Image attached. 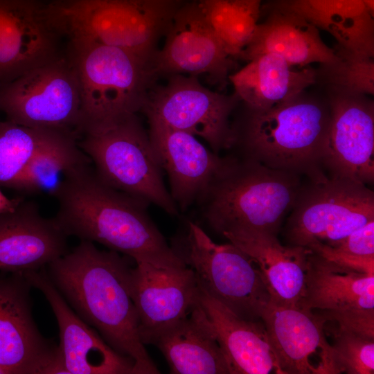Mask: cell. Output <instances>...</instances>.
Segmentation results:
<instances>
[{
	"label": "cell",
	"instance_id": "6da1fadb",
	"mask_svg": "<svg viewBox=\"0 0 374 374\" xmlns=\"http://www.w3.org/2000/svg\"><path fill=\"white\" fill-rule=\"evenodd\" d=\"M131 269L118 252L80 240L48 264L46 273L73 310L112 348L133 360L134 374H157L141 340L131 294Z\"/></svg>",
	"mask_w": 374,
	"mask_h": 374
},
{
	"label": "cell",
	"instance_id": "7a4b0ae2",
	"mask_svg": "<svg viewBox=\"0 0 374 374\" xmlns=\"http://www.w3.org/2000/svg\"><path fill=\"white\" fill-rule=\"evenodd\" d=\"M90 165L74 172L55 197L54 219L62 231L135 262L186 265L148 215L147 204L105 184Z\"/></svg>",
	"mask_w": 374,
	"mask_h": 374
},
{
	"label": "cell",
	"instance_id": "3957f363",
	"mask_svg": "<svg viewBox=\"0 0 374 374\" xmlns=\"http://www.w3.org/2000/svg\"><path fill=\"white\" fill-rule=\"evenodd\" d=\"M303 93L267 109L244 105L242 120L232 127L233 145L245 159L310 177L321 173L330 108Z\"/></svg>",
	"mask_w": 374,
	"mask_h": 374
},
{
	"label": "cell",
	"instance_id": "277c9868",
	"mask_svg": "<svg viewBox=\"0 0 374 374\" xmlns=\"http://www.w3.org/2000/svg\"><path fill=\"white\" fill-rule=\"evenodd\" d=\"M300 175L256 161L229 157L198 202L216 232H262L277 235L301 188Z\"/></svg>",
	"mask_w": 374,
	"mask_h": 374
},
{
	"label": "cell",
	"instance_id": "5b68a950",
	"mask_svg": "<svg viewBox=\"0 0 374 374\" xmlns=\"http://www.w3.org/2000/svg\"><path fill=\"white\" fill-rule=\"evenodd\" d=\"M69 57L80 96L79 136L137 114L158 78L152 64L127 51L69 40Z\"/></svg>",
	"mask_w": 374,
	"mask_h": 374
},
{
	"label": "cell",
	"instance_id": "8992f818",
	"mask_svg": "<svg viewBox=\"0 0 374 374\" xmlns=\"http://www.w3.org/2000/svg\"><path fill=\"white\" fill-rule=\"evenodd\" d=\"M61 35L117 47L152 64L175 12L150 0H57L46 5Z\"/></svg>",
	"mask_w": 374,
	"mask_h": 374
},
{
	"label": "cell",
	"instance_id": "52a82bcc",
	"mask_svg": "<svg viewBox=\"0 0 374 374\" xmlns=\"http://www.w3.org/2000/svg\"><path fill=\"white\" fill-rule=\"evenodd\" d=\"M97 177L105 184L172 215L177 206L168 191L148 132L137 114L78 141Z\"/></svg>",
	"mask_w": 374,
	"mask_h": 374
},
{
	"label": "cell",
	"instance_id": "ba28073f",
	"mask_svg": "<svg viewBox=\"0 0 374 374\" xmlns=\"http://www.w3.org/2000/svg\"><path fill=\"white\" fill-rule=\"evenodd\" d=\"M179 248H173L195 274L200 288L240 317L262 321L271 294L253 260L232 243L214 242L190 222Z\"/></svg>",
	"mask_w": 374,
	"mask_h": 374
},
{
	"label": "cell",
	"instance_id": "9c48e42d",
	"mask_svg": "<svg viewBox=\"0 0 374 374\" xmlns=\"http://www.w3.org/2000/svg\"><path fill=\"white\" fill-rule=\"evenodd\" d=\"M302 187L285 229L288 245H337L374 220V193L366 185L322 172Z\"/></svg>",
	"mask_w": 374,
	"mask_h": 374
},
{
	"label": "cell",
	"instance_id": "30bf717a",
	"mask_svg": "<svg viewBox=\"0 0 374 374\" xmlns=\"http://www.w3.org/2000/svg\"><path fill=\"white\" fill-rule=\"evenodd\" d=\"M0 110L19 125L73 132L79 136L80 96L75 70L60 54L0 84Z\"/></svg>",
	"mask_w": 374,
	"mask_h": 374
},
{
	"label": "cell",
	"instance_id": "8fae6325",
	"mask_svg": "<svg viewBox=\"0 0 374 374\" xmlns=\"http://www.w3.org/2000/svg\"><path fill=\"white\" fill-rule=\"evenodd\" d=\"M152 87L141 112L157 123L204 139L216 154L234 144L230 116L240 101L204 87L195 75L173 74Z\"/></svg>",
	"mask_w": 374,
	"mask_h": 374
},
{
	"label": "cell",
	"instance_id": "7c38bea8",
	"mask_svg": "<svg viewBox=\"0 0 374 374\" xmlns=\"http://www.w3.org/2000/svg\"><path fill=\"white\" fill-rule=\"evenodd\" d=\"M299 308L313 312L324 324L374 339V274L329 261L310 251Z\"/></svg>",
	"mask_w": 374,
	"mask_h": 374
},
{
	"label": "cell",
	"instance_id": "4fadbf2b",
	"mask_svg": "<svg viewBox=\"0 0 374 374\" xmlns=\"http://www.w3.org/2000/svg\"><path fill=\"white\" fill-rule=\"evenodd\" d=\"M0 276V368L4 374L60 373L58 346L33 319L30 290L23 273Z\"/></svg>",
	"mask_w": 374,
	"mask_h": 374
},
{
	"label": "cell",
	"instance_id": "5bb4252c",
	"mask_svg": "<svg viewBox=\"0 0 374 374\" xmlns=\"http://www.w3.org/2000/svg\"><path fill=\"white\" fill-rule=\"evenodd\" d=\"M40 290L56 318L60 342L58 358L64 374H134V363L112 348L69 305L45 267L23 273Z\"/></svg>",
	"mask_w": 374,
	"mask_h": 374
},
{
	"label": "cell",
	"instance_id": "9a60e30c",
	"mask_svg": "<svg viewBox=\"0 0 374 374\" xmlns=\"http://www.w3.org/2000/svg\"><path fill=\"white\" fill-rule=\"evenodd\" d=\"M135 262L131 269V294L145 345L154 335L191 313L199 303L200 289L195 272L186 265Z\"/></svg>",
	"mask_w": 374,
	"mask_h": 374
},
{
	"label": "cell",
	"instance_id": "2e32d148",
	"mask_svg": "<svg viewBox=\"0 0 374 374\" xmlns=\"http://www.w3.org/2000/svg\"><path fill=\"white\" fill-rule=\"evenodd\" d=\"M322 164L332 175L374 181V104L366 95L332 91Z\"/></svg>",
	"mask_w": 374,
	"mask_h": 374
},
{
	"label": "cell",
	"instance_id": "e0dca14e",
	"mask_svg": "<svg viewBox=\"0 0 374 374\" xmlns=\"http://www.w3.org/2000/svg\"><path fill=\"white\" fill-rule=\"evenodd\" d=\"M278 374H337L324 323L298 306L271 299L262 316Z\"/></svg>",
	"mask_w": 374,
	"mask_h": 374
},
{
	"label": "cell",
	"instance_id": "ac0fdd59",
	"mask_svg": "<svg viewBox=\"0 0 374 374\" xmlns=\"http://www.w3.org/2000/svg\"><path fill=\"white\" fill-rule=\"evenodd\" d=\"M165 44L152 61L158 77L188 73L207 75L223 83L229 79L232 57L209 26L197 3L175 12Z\"/></svg>",
	"mask_w": 374,
	"mask_h": 374
},
{
	"label": "cell",
	"instance_id": "d6986e66",
	"mask_svg": "<svg viewBox=\"0 0 374 374\" xmlns=\"http://www.w3.org/2000/svg\"><path fill=\"white\" fill-rule=\"evenodd\" d=\"M60 36L46 5L0 0V84L58 56Z\"/></svg>",
	"mask_w": 374,
	"mask_h": 374
},
{
	"label": "cell",
	"instance_id": "ffe728a7",
	"mask_svg": "<svg viewBox=\"0 0 374 374\" xmlns=\"http://www.w3.org/2000/svg\"><path fill=\"white\" fill-rule=\"evenodd\" d=\"M149 137L161 169L168 174L177 206L186 209L199 202L226 165L189 133L149 123Z\"/></svg>",
	"mask_w": 374,
	"mask_h": 374
},
{
	"label": "cell",
	"instance_id": "44dd1931",
	"mask_svg": "<svg viewBox=\"0 0 374 374\" xmlns=\"http://www.w3.org/2000/svg\"><path fill=\"white\" fill-rule=\"evenodd\" d=\"M67 237L53 218L43 217L36 203L24 199L0 214V270H39L68 251Z\"/></svg>",
	"mask_w": 374,
	"mask_h": 374
},
{
	"label": "cell",
	"instance_id": "7402d4cb",
	"mask_svg": "<svg viewBox=\"0 0 374 374\" xmlns=\"http://www.w3.org/2000/svg\"><path fill=\"white\" fill-rule=\"evenodd\" d=\"M199 289L202 314L226 358L230 374L276 373V359L262 321L240 317Z\"/></svg>",
	"mask_w": 374,
	"mask_h": 374
},
{
	"label": "cell",
	"instance_id": "603a6c76",
	"mask_svg": "<svg viewBox=\"0 0 374 374\" xmlns=\"http://www.w3.org/2000/svg\"><path fill=\"white\" fill-rule=\"evenodd\" d=\"M265 53L276 55L296 67L328 64L337 59L335 50L324 43L319 29L285 6L258 23L239 58L249 61Z\"/></svg>",
	"mask_w": 374,
	"mask_h": 374
},
{
	"label": "cell",
	"instance_id": "cb8c5ba5",
	"mask_svg": "<svg viewBox=\"0 0 374 374\" xmlns=\"http://www.w3.org/2000/svg\"><path fill=\"white\" fill-rule=\"evenodd\" d=\"M222 235L253 260L263 276L272 301L299 307L304 293L310 249L284 246L277 235L267 233L233 232Z\"/></svg>",
	"mask_w": 374,
	"mask_h": 374
},
{
	"label": "cell",
	"instance_id": "d4e9b609",
	"mask_svg": "<svg viewBox=\"0 0 374 374\" xmlns=\"http://www.w3.org/2000/svg\"><path fill=\"white\" fill-rule=\"evenodd\" d=\"M147 344L154 345L162 353L170 373L230 374L226 358L203 317L199 303L187 317L154 335Z\"/></svg>",
	"mask_w": 374,
	"mask_h": 374
},
{
	"label": "cell",
	"instance_id": "484cf974",
	"mask_svg": "<svg viewBox=\"0 0 374 374\" xmlns=\"http://www.w3.org/2000/svg\"><path fill=\"white\" fill-rule=\"evenodd\" d=\"M247 62L229 75V80L240 100L251 109H267L289 100L316 82L317 71L310 66L298 69L274 54H261Z\"/></svg>",
	"mask_w": 374,
	"mask_h": 374
},
{
	"label": "cell",
	"instance_id": "4316f807",
	"mask_svg": "<svg viewBox=\"0 0 374 374\" xmlns=\"http://www.w3.org/2000/svg\"><path fill=\"white\" fill-rule=\"evenodd\" d=\"M285 6L330 34L338 46L374 57L373 15L362 0H289Z\"/></svg>",
	"mask_w": 374,
	"mask_h": 374
},
{
	"label": "cell",
	"instance_id": "83f0119b",
	"mask_svg": "<svg viewBox=\"0 0 374 374\" xmlns=\"http://www.w3.org/2000/svg\"><path fill=\"white\" fill-rule=\"evenodd\" d=\"M78 138L75 132H60L35 155L10 188L56 197L74 172L91 163Z\"/></svg>",
	"mask_w": 374,
	"mask_h": 374
},
{
	"label": "cell",
	"instance_id": "f1b7e54d",
	"mask_svg": "<svg viewBox=\"0 0 374 374\" xmlns=\"http://www.w3.org/2000/svg\"><path fill=\"white\" fill-rule=\"evenodd\" d=\"M263 0H199L205 20L232 58H239L251 39Z\"/></svg>",
	"mask_w": 374,
	"mask_h": 374
},
{
	"label": "cell",
	"instance_id": "f546056e",
	"mask_svg": "<svg viewBox=\"0 0 374 374\" xmlns=\"http://www.w3.org/2000/svg\"><path fill=\"white\" fill-rule=\"evenodd\" d=\"M61 131L0 121V186L10 188L35 155Z\"/></svg>",
	"mask_w": 374,
	"mask_h": 374
},
{
	"label": "cell",
	"instance_id": "4dcf8cb0",
	"mask_svg": "<svg viewBox=\"0 0 374 374\" xmlns=\"http://www.w3.org/2000/svg\"><path fill=\"white\" fill-rule=\"evenodd\" d=\"M337 59L321 65L332 91L373 96V57L338 46Z\"/></svg>",
	"mask_w": 374,
	"mask_h": 374
},
{
	"label": "cell",
	"instance_id": "1f68e13d",
	"mask_svg": "<svg viewBox=\"0 0 374 374\" xmlns=\"http://www.w3.org/2000/svg\"><path fill=\"white\" fill-rule=\"evenodd\" d=\"M333 361L337 373L373 374L374 339L357 333L330 329Z\"/></svg>",
	"mask_w": 374,
	"mask_h": 374
},
{
	"label": "cell",
	"instance_id": "d6a6232c",
	"mask_svg": "<svg viewBox=\"0 0 374 374\" xmlns=\"http://www.w3.org/2000/svg\"><path fill=\"white\" fill-rule=\"evenodd\" d=\"M331 247L352 256L374 257V220L357 229Z\"/></svg>",
	"mask_w": 374,
	"mask_h": 374
},
{
	"label": "cell",
	"instance_id": "836d02e7",
	"mask_svg": "<svg viewBox=\"0 0 374 374\" xmlns=\"http://www.w3.org/2000/svg\"><path fill=\"white\" fill-rule=\"evenodd\" d=\"M308 249L341 266L363 273L374 274V257L352 256L321 244L312 245Z\"/></svg>",
	"mask_w": 374,
	"mask_h": 374
},
{
	"label": "cell",
	"instance_id": "e575fe53",
	"mask_svg": "<svg viewBox=\"0 0 374 374\" xmlns=\"http://www.w3.org/2000/svg\"><path fill=\"white\" fill-rule=\"evenodd\" d=\"M23 200L21 197L8 198L0 190V214L13 211Z\"/></svg>",
	"mask_w": 374,
	"mask_h": 374
},
{
	"label": "cell",
	"instance_id": "d590c367",
	"mask_svg": "<svg viewBox=\"0 0 374 374\" xmlns=\"http://www.w3.org/2000/svg\"><path fill=\"white\" fill-rule=\"evenodd\" d=\"M364 3L366 8L371 13L372 15H374V0H362Z\"/></svg>",
	"mask_w": 374,
	"mask_h": 374
},
{
	"label": "cell",
	"instance_id": "8d00e7d4",
	"mask_svg": "<svg viewBox=\"0 0 374 374\" xmlns=\"http://www.w3.org/2000/svg\"><path fill=\"white\" fill-rule=\"evenodd\" d=\"M150 1L171 4L173 0H150Z\"/></svg>",
	"mask_w": 374,
	"mask_h": 374
},
{
	"label": "cell",
	"instance_id": "74e56055",
	"mask_svg": "<svg viewBox=\"0 0 374 374\" xmlns=\"http://www.w3.org/2000/svg\"><path fill=\"white\" fill-rule=\"evenodd\" d=\"M0 374H4L3 371L0 368Z\"/></svg>",
	"mask_w": 374,
	"mask_h": 374
}]
</instances>
